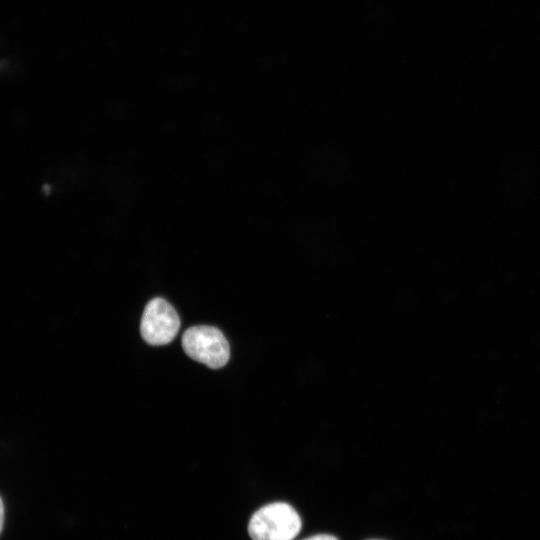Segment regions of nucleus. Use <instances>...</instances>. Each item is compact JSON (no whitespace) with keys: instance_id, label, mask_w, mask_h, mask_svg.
Masks as SVG:
<instances>
[{"instance_id":"f257e3e1","label":"nucleus","mask_w":540,"mask_h":540,"mask_svg":"<svg viewBox=\"0 0 540 540\" xmlns=\"http://www.w3.org/2000/svg\"><path fill=\"white\" fill-rule=\"evenodd\" d=\"M297 511L288 503L275 502L257 510L248 524L252 540H293L301 530Z\"/></svg>"},{"instance_id":"f03ea898","label":"nucleus","mask_w":540,"mask_h":540,"mask_svg":"<svg viewBox=\"0 0 540 540\" xmlns=\"http://www.w3.org/2000/svg\"><path fill=\"white\" fill-rule=\"evenodd\" d=\"M182 347L190 358L214 369L224 366L230 358L228 341L212 326L188 328L182 336Z\"/></svg>"},{"instance_id":"7ed1b4c3","label":"nucleus","mask_w":540,"mask_h":540,"mask_svg":"<svg viewBox=\"0 0 540 540\" xmlns=\"http://www.w3.org/2000/svg\"><path fill=\"white\" fill-rule=\"evenodd\" d=\"M179 327V316L169 302L159 297L148 302L140 324L141 335L148 344L170 343L177 335Z\"/></svg>"},{"instance_id":"20e7f679","label":"nucleus","mask_w":540,"mask_h":540,"mask_svg":"<svg viewBox=\"0 0 540 540\" xmlns=\"http://www.w3.org/2000/svg\"><path fill=\"white\" fill-rule=\"evenodd\" d=\"M303 540H338L335 536L328 535V534H319L314 535L308 538H305Z\"/></svg>"},{"instance_id":"39448f33","label":"nucleus","mask_w":540,"mask_h":540,"mask_svg":"<svg viewBox=\"0 0 540 540\" xmlns=\"http://www.w3.org/2000/svg\"><path fill=\"white\" fill-rule=\"evenodd\" d=\"M4 519H5V507H4V502L0 496V535L3 530Z\"/></svg>"}]
</instances>
